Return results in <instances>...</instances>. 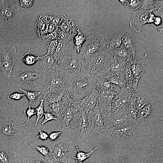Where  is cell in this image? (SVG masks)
<instances>
[{
	"label": "cell",
	"instance_id": "obj_23",
	"mask_svg": "<svg viewBox=\"0 0 163 163\" xmlns=\"http://www.w3.org/2000/svg\"><path fill=\"white\" fill-rule=\"evenodd\" d=\"M129 62L131 72L136 80L138 82L142 76L146 67L145 62L136 56L133 60Z\"/></svg>",
	"mask_w": 163,
	"mask_h": 163
},
{
	"label": "cell",
	"instance_id": "obj_28",
	"mask_svg": "<svg viewBox=\"0 0 163 163\" xmlns=\"http://www.w3.org/2000/svg\"><path fill=\"white\" fill-rule=\"evenodd\" d=\"M123 46L133 55H136V46L134 39L129 33H124L121 39Z\"/></svg>",
	"mask_w": 163,
	"mask_h": 163
},
{
	"label": "cell",
	"instance_id": "obj_53",
	"mask_svg": "<svg viewBox=\"0 0 163 163\" xmlns=\"http://www.w3.org/2000/svg\"><path fill=\"white\" fill-rule=\"evenodd\" d=\"M4 0H0V4L4 2Z\"/></svg>",
	"mask_w": 163,
	"mask_h": 163
},
{
	"label": "cell",
	"instance_id": "obj_33",
	"mask_svg": "<svg viewBox=\"0 0 163 163\" xmlns=\"http://www.w3.org/2000/svg\"><path fill=\"white\" fill-rule=\"evenodd\" d=\"M96 79V85L100 90H114L112 84L108 82L102 76H95Z\"/></svg>",
	"mask_w": 163,
	"mask_h": 163
},
{
	"label": "cell",
	"instance_id": "obj_32",
	"mask_svg": "<svg viewBox=\"0 0 163 163\" xmlns=\"http://www.w3.org/2000/svg\"><path fill=\"white\" fill-rule=\"evenodd\" d=\"M87 38L78 28L77 33L73 38L74 49L79 54L80 50L84 42Z\"/></svg>",
	"mask_w": 163,
	"mask_h": 163
},
{
	"label": "cell",
	"instance_id": "obj_48",
	"mask_svg": "<svg viewBox=\"0 0 163 163\" xmlns=\"http://www.w3.org/2000/svg\"><path fill=\"white\" fill-rule=\"evenodd\" d=\"M61 133V131L52 132L49 135V138L51 141H55L59 138Z\"/></svg>",
	"mask_w": 163,
	"mask_h": 163
},
{
	"label": "cell",
	"instance_id": "obj_7",
	"mask_svg": "<svg viewBox=\"0 0 163 163\" xmlns=\"http://www.w3.org/2000/svg\"><path fill=\"white\" fill-rule=\"evenodd\" d=\"M45 77L43 75L30 70L14 74L12 80L25 88L37 89L43 87Z\"/></svg>",
	"mask_w": 163,
	"mask_h": 163
},
{
	"label": "cell",
	"instance_id": "obj_12",
	"mask_svg": "<svg viewBox=\"0 0 163 163\" xmlns=\"http://www.w3.org/2000/svg\"><path fill=\"white\" fill-rule=\"evenodd\" d=\"M21 135L15 120L6 118L0 121V136L3 139L9 141L19 138Z\"/></svg>",
	"mask_w": 163,
	"mask_h": 163
},
{
	"label": "cell",
	"instance_id": "obj_1",
	"mask_svg": "<svg viewBox=\"0 0 163 163\" xmlns=\"http://www.w3.org/2000/svg\"><path fill=\"white\" fill-rule=\"evenodd\" d=\"M66 79V98L72 102L78 101L88 95L97 82L95 76L88 72Z\"/></svg>",
	"mask_w": 163,
	"mask_h": 163
},
{
	"label": "cell",
	"instance_id": "obj_19",
	"mask_svg": "<svg viewBox=\"0 0 163 163\" xmlns=\"http://www.w3.org/2000/svg\"><path fill=\"white\" fill-rule=\"evenodd\" d=\"M112 102V111L123 107L127 103L129 98L134 93L126 88H117Z\"/></svg>",
	"mask_w": 163,
	"mask_h": 163
},
{
	"label": "cell",
	"instance_id": "obj_22",
	"mask_svg": "<svg viewBox=\"0 0 163 163\" xmlns=\"http://www.w3.org/2000/svg\"><path fill=\"white\" fill-rule=\"evenodd\" d=\"M102 118L106 130L126 122L118 109L108 113Z\"/></svg>",
	"mask_w": 163,
	"mask_h": 163
},
{
	"label": "cell",
	"instance_id": "obj_36",
	"mask_svg": "<svg viewBox=\"0 0 163 163\" xmlns=\"http://www.w3.org/2000/svg\"><path fill=\"white\" fill-rule=\"evenodd\" d=\"M97 149L98 148H95L89 152L85 153L80 151L78 148L77 152L76 155L75 156H72V157L77 163H83L84 161L88 158L93 152Z\"/></svg>",
	"mask_w": 163,
	"mask_h": 163
},
{
	"label": "cell",
	"instance_id": "obj_21",
	"mask_svg": "<svg viewBox=\"0 0 163 163\" xmlns=\"http://www.w3.org/2000/svg\"><path fill=\"white\" fill-rule=\"evenodd\" d=\"M126 62H119L113 58L104 70L96 75H108L125 78V66Z\"/></svg>",
	"mask_w": 163,
	"mask_h": 163
},
{
	"label": "cell",
	"instance_id": "obj_17",
	"mask_svg": "<svg viewBox=\"0 0 163 163\" xmlns=\"http://www.w3.org/2000/svg\"><path fill=\"white\" fill-rule=\"evenodd\" d=\"M115 93V90H100L98 96L97 104L102 117L112 112V102Z\"/></svg>",
	"mask_w": 163,
	"mask_h": 163
},
{
	"label": "cell",
	"instance_id": "obj_43",
	"mask_svg": "<svg viewBox=\"0 0 163 163\" xmlns=\"http://www.w3.org/2000/svg\"><path fill=\"white\" fill-rule=\"evenodd\" d=\"M140 8L145 10H154V0H141Z\"/></svg>",
	"mask_w": 163,
	"mask_h": 163
},
{
	"label": "cell",
	"instance_id": "obj_40",
	"mask_svg": "<svg viewBox=\"0 0 163 163\" xmlns=\"http://www.w3.org/2000/svg\"><path fill=\"white\" fill-rule=\"evenodd\" d=\"M23 161L25 163H53L54 162L52 159L47 160L41 157L24 158Z\"/></svg>",
	"mask_w": 163,
	"mask_h": 163
},
{
	"label": "cell",
	"instance_id": "obj_11",
	"mask_svg": "<svg viewBox=\"0 0 163 163\" xmlns=\"http://www.w3.org/2000/svg\"><path fill=\"white\" fill-rule=\"evenodd\" d=\"M71 127V129H75L82 138H87L91 131L87 119V113L83 110H77L72 122Z\"/></svg>",
	"mask_w": 163,
	"mask_h": 163
},
{
	"label": "cell",
	"instance_id": "obj_8",
	"mask_svg": "<svg viewBox=\"0 0 163 163\" xmlns=\"http://www.w3.org/2000/svg\"><path fill=\"white\" fill-rule=\"evenodd\" d=\"M67 80L58 67L45 76L43 94L50 91L66 90Z\"/></svg>",
	"mask_w": 163,
	"mask_h": 163
},
{
	"label": "cell",
	"instance_id": "obj_10",
	"mask_svg": "<svg viewBox=\"0 0 163 163\" xmlns=\"http://www.w3.org/2000/svg\"><path fill=\"white\" fill-rule=\"evenodd\" d=\"M100 91V89L95 84L92 91L87 96L78 101H69V102L71 105L77 110H83L87 113L92 110L97 104Z\"/></svg>",
	"mask_w": 163,
	"mask_h": 163
},
{
	"label": "cell",
	"instance_id": "obj_18",
	"mask_svg": "<svg viewBox=\"0 0 163 163\" xmlns=\"http://www.w3.org/2000/svg\"><path fill=\"white\" fill-rule=\"evenodd\" d=\"M77 111L69 102L67 103L61 116L57 121L58 127L61 131H71V123Z\"/></svg>",
	"mask_w": 163,
	"mask_h": 163
},
{
	"label": "cell",
	"instance_id": "obj_37",
	"mask_svg": "<svg viewBox=\"0 0 163 163\" xmlns=\"http://www.w3.org/2000/svg\"><path fill=\"white\" fill-rule=\"evenodd\" d=\"M59 40L56 39L47 42L44 44L47 49V52L45 54L53 56L58 43Z\"/></svg>",
	"mask_w": 163,
	"mask_h": 163
},
{
	"label": "cell",
	"instance_id": "obj_14",
	"mask_svg": "<svg viewBox=\"0 0 163 163\" xmlns=\"http://www.w3.org/2000/svg\"><path fill=\"white\" fill-rule=\"evenodd\" d=\"M136 124L126 122L109 129L111 138L113 140L129 139L135 134Z\"/></svg>",
	"mask_w": 163,
	"mask_h": 163
},
{
	"label": "cell",
	"instance_id": "obj_41",
	"mask_svg": "<svg viewBox=\"0 0 163 163\" xmlns=\"http://www.w3.org/2000/svg\"><path fill=\"white\" fill-rule=\"evenodd\" d=\"M44 100L43 99L40 101L39 105L36 107L35 109L36 112L37 119L34 125L36 126L39 120L43 116L44 113L43 108Z\"/></svg>",
	"mask_w": 163,
	"mask_h": 163
},
{
	"label": "cell",
	"instance_id": "obj_35",
	"mask_svg": "<svg viewBox=\"0 0 163 163\" xmlns=\"http://www.w3.org/2000/svg\"><path fill=\"white\" fill-rule=\"evenodd\" d=\"M39 55L35 56L29 53H25L23 57L22 61L26 65L29 66H34L41 58Z\"/></svg>",
	"mask_w": 163,
	"mask_h": 163
},
{
	"label": "cell",
	"instance_id": "obj_42",
	"mask_svg": "<svg viewBox=\"0 0 163 163\" xmlns=\"http://www.w3.org/2000/svg\"><path fill=\"white\" fill-rule=\"evenodd\" d=\"M24 114L27 116V120L26 122L24 124L20 126H24L25 128L24 134H25L26 129V125L28 123L30 118L32 116L36 114L35 109L32 108L30 105H29L27 110L23 111Z\"/></svg>",
	"mask_w": 163,
	"mask_h": 163
},
{
	"label": "cell",
	"instance_id": "obj_50",
	"mask_svg": "<svg viewBox=\"0 0 163 163\" xmlns=\"http://www.w3.org/2000/svg\"><path fill=\"white\" fill-rule=\"evenodd\" d=\"M8 109V106L5 104L0 97V117Z\"/></svg>",
	"mask_w": 163,
	"mask_h": 163
},
{
	"label": "cell",
	"instance_id": "obj_16",
	"mask_svg": "<svg viewBox=\"0 0 163 163\" xmlns=\"http://www.w3.org/2000/svg\"><path fill=\"white\" fill-rule=\"evenodd\" d=\"M30 69V70L41 74L44 76L57 68L53 56L45 54Z\"/></svg>",
	"mask_w": 163,
	"mask_h": 163
},
{
	"label": "cell",
	"instance_id": "obj_31",
	"mask_svg": "<svg viewBox=\"0 0 163 163\" xmlns=\"http://www.w3.org/2000/svg\"><path fill=\"white\" fill-rule=\"evenodd\" d=\"M66 105V104L65 105V102L61 100L50 105L47 110L57 117L58 120L61 116Z\"/></svg>",
	"mask_w": 163,
	"mask_h": 163
},
{
	"label": "cell",
	"instance_id": "obj_2",
	"mask_svg": "<svg viewBox=\"0 0 163 163\" xmlns=\"http://www.w3.org/2000/svg\"><path fill=\"white\" fill-rule=\"evenodd\" d=\"M57 66L66 79L88 72L83 57L74 49L66 54Z\"/></svg>",
	"mask_w": 163,
	"mask_h": 163
},
{
	"label": "cell",
	"instance_id": "obj_9",
	"mask_svg": "<svg viewBox=\"0 0 163 163\" xmlns=\"http://www.w3.org/2000/svg\"><path fill=\"white\" fill-rule=\"evenodd\" d=\"M153 11L139 8L133 11V15L129 22L131 28L139 33L144 24L154 22L155 17L152 13Z\"/></svg>",
	"mask_w": 163,
	"mask_h": 163
},
{
	"label": "cell",
	"instance_id": "obj_24",
	"mask_svg": "<svg viewBox=\"0 0 163 163\" xmlns=\"http://www.w3.org/2000/svg\"><path fill=\"white\" fill-rule=\"evenodd\" d=\"M110 53L113 55L114 59L120 62L131 61L136 56L133 55L122 43L119 47Z\"/></svg>",
	"mask_w": 163,
	"mask_h": 163
},
{
	"label": "cell",
	"instance_id": "obj_52",
	"mask_svg": "<svg viewBox=\"0 0 163 163\" xmlns=\"http://www.w3.org/2000/svg\"><path fill=\"white\" fill-rule=\"evenodd\" d=\"M158 30H158V31H159V32L160 33H162V31H163V29L162 28H160V29H158Z\"/></svg>",
	"mask_w": 163,
	"mask_h": 163
},
{
	"label": "cell",
	"instance_id": "obj_29",
	"mask_svg": "<svg viewBox=\"0 0 163 163\" xmlns=\"http://www.w3.org/2000/svg\"><path fill=\"white\" fill-rule=\"evenodd\" d=\"M135 98L134 107L137 112L148 104L151 101L144 95L137 91L134 93Z\"/></svg>",
	"mask_w": 163,
	"mask_h": 163
},
{
	"label": "cell",
	"instance_id": "obj_47",
	"mask_svg": "<svg viewBox=\"0 0 163 163\" xmlns=\"http://www.w3.org/2000/svg\"><path fill=\"white\" fill-rule=\"evenodd\" d=\"M38 131L39 134L36 138L46 141L49 138V135L40 129H39Z\"/></svg>",
	"mask_w": 163,
	"mask_h": 163
},
{
	"label": "cell",
	"instance_id": "obj_3",
	"mask_svg": "<svg viewBox=\"0 0 163 163\" xmlns=\"http://www.w3.org/2000/svg\"><path fill=\"white\" fill-rule=\"evenodd\" d=\"M83 57L86 71L93 76L102 72L113 58V55L106 50Z\"/></svg>",
	"mask_w": 163,
	"mask_h": 163
},
{
	"label": "cell",
	"instance_id": "obj_20",
	"mask_svg": "<svg viewBox=\"0 0 163 163\" xmlns=\"http://www.w3.org/2000/svg\"><path fill=\"white\" fill-rule=\"evenodd\" d=\"M73 49V39H59L57 46L53 55L56 65L66 54Z\"/></svg>",
	"mask_w": 163,
	"mask_h": 163
},
{
	"label": "cell",
	"instance_id": "obj_13",
	"mask_svg": "<svg viewBox=\"0 0 163 163\" xmlns=\"http://www.w3.org/2000/svg\"><path fill=\"white\" fill-rule=\"evenodd\" d=\"M87 117L91 132L101 135L105 134L106 130L97 104L92 110L87 113Z\"/></svg>",
	"mask_w": 163,
	"mask_h": 163
},
{
	"label": "cell",
	"instance_id": "obj_5",
	"mask_svg": "<svg viewBox=\"0 0 163 163\" xmlns=\"http://www.w3.org/2000/svg\"><path fill=\"white\" fill-rule=\"evenodd\" d=\"M48 147L54 161L68 163L74 152L72 143L67 138H59Z\"/></svg>",
	"mask_w": 163,
	"mask_h": 163
},
{
	"label": "cell",
	"instance_id": "obj_38",
	"mask_svg": "<svg viewBox=\"0 0 163 163\" xmlns=\"http://www.w3.org/2000/svg\"><path fill=\"white\" fill-rule=\"evenodd\" d=\"M119 1L133 11L140 8L141 0H119Z\"/></svg>",
	"mask_w": 163,
	"mask_h": 163
},
{
	"label": "cell",
	"instance_id": "obj_15",
	"mask_svg": "<svg viewBox=\"0 0 163 163\" xmlns=\"http://www.w3.org/2000/svg\"><path fill=\"white\" fill-rule=\"evenodd\" d=\"M16 1H4L0 9V22L3 23H9L18 17L19 14L20 6L16 5Z\"/></svg>",
	"mask_w": 163,
	"mask_h": 163
},
{
	"label": "cell",
	"instance_id": "obj_6",
	"mask_svg": "<svg viewBox=\"0 0 163 163\" xmlns=\"http://www.w3.org/2000/svg\"><path fill=\"white\" fill-rule=\"evenodd\" d=\"M110 36L104 34L92 35L87 37L79 54L82 56L104 50H107Z\"/></svg>",
	"mask_w": 163,
	"mask_h": 163
},
{
	"label": "cell",
	"instance_id": "obj_46",
	"mask_svg": "<svg viewBox=\"0 0 163 163\" xmlns=\"http://www.w3.org/2000/svg\"><path fill=\"white\" fill-rule=\"evenodd\" d=\"M20 7L25 8H28L31 7L33 5L34 0H19Z\"/></svg>",
	"mask_w": 163,
	"mask_h": 163
},
{
	"label": "cell",
	"instance_id": "obj_4",
	"mask_svg": "<svg viewBox=\"0 0 163 163\" xmlns=\"http://www.w3.org/2000/svg\"><path fill=\"white\" fill-rule=\"evenodd\" d=\"M16 49L14 46L6 44L0 48V67L3 78L8 86L11 85L13 75Z\"/></svg>",
	"mask_w": 163,
	"mask_h": 163
},
{
	"label": "cell",
	"instance_id": "obj_39",
	"mask_svg": "<svg viewBox=\"0 0 163 163\" xmlns=\"http://www.w3.org/2000/svg\"><path fill=\"white\" fill-rule=\"evenodd\" d=\"M29 145L34 147L40 153L43 155L45 157V159L47 160H50L49 157L50 155V154L48 147L43 145H35L30 142H29Z\"/></svg>",
	"mask_w": 163,
	"mask_h": 163
},
{
	"label": "cell",
	"instance_id": "obj_54",
	"mask_svg": "<svg viewBox=\"0 0 163 163\" xmlns=\"http://www.w3.org/2000/svg\"><path fill=\"white\" fill-rule=\"evenodd\" d=\"M56 163H66L65 162H58V161H56Z\"/></svg>",
	"mask_w": 163,
	"mask_h": 163
},
{
	"label": "cell",
	"instance_id": "obj_51",
	"mask_svg": "<svg viewBox=\"0 0 163 163\" xmlns=\"http://www.w3.org/2000/svg\"><path fill=\"white\" fill-rule=\"evenodd\" d=\"M161 19L159 17H155L154 23L156 25H158L161 23Z\"/></svg>",
	"mask_w": 163,
	"mask_h": 163
},
{
	"label": "cell",
	"instance_id": "obj_25",
	"mask_svg": "<svg viewBox=\"0 0 163 163\" xmlns=\"http://www.w3.org/2000/svg\"><path fill=\"white\" fill-rule=\"evenodd\" d=\"M66 94V90L60 91H50L43 94V99L46 104L50 105L65 99Z\"/></svg>",
	"mask_w": 163,
	"mask_h": 163
},
{
	"label": "cell",
	"instance_id": "obj_30",
	"mask_svg": "<svg viewBox=\"0 0 163 163\" xmlns=\"http://www.w3.org/2000/svg\"><path fill=\"white\" fill-rule=\"evenodd\" d=\"M124 33H119L110 36L107 50L109 53L119 47L121 44L122 38Z\"/></svg>",
	"mask_w": 163,
	"mask_h": 163
},
{
	"label": "cell",
	"instance_id": "obj_45",
	"mask_svg": "<svg viewBox=\"0 0 163 163\" xmlns=\"http://www.w3.org/2000/svg\"><path fill=\"white\" fill-rule=\"evenodd\" d=\"M25 95L23 93L15 92L8 95L7 98L8 99L18 101L20 100Z\"/></svg>",
	"mask_w": 163,
	"mask_h": 163
},
{
	"label": "cell",
	"instance_id": "obj_49",
	"mask_svg": "<svg viewBox=\"0 0 163 163\" xmlns=\"http://www.w3.org/2000/svg\"><path fill=\"white\" fill-rule=\"evenodd\" d=\"M155 9L157 10L158 11L163 10V1L154 0Z\"/></svg>",
	"mask_w": 163,
	"mask_h": 163
},
{
	"label": "cell",
	"instance_id": "obj_26",
	"mask_svg": "<svg viewBox=\"0 0 163 163\" xmlns=\"http://www.w3.org/2000/svg\"><path fill=\"white\" fill-rule=\"evenodd\" d=\"M154 102L152 101L148 104L140 109L137 112V123L145 120L152 116L155 113Z\"/></svg>",
	"mask_w": 163,
	"mask_h": 163
},
{
	"label": "cell",
	"instance_id": "obj_27",
	"mask_svg": "<svg viewBox=\"0 0 163 163\" xmlns=\"http://www.w3.org/2000/svg\"><path fill=\"white\" fill-rule=\"evenodd\" d=\"M16 156V152L7 146H0V163H13Z\"/></svg>",
	"mask_w": 163,
	"mask_h": 163
},
{
	"label": "cell",
	"instance_id": "obj_34",
	"mask_svg": "<svg viewBox=\"0 0 163 163\" xmlns=\"http://www.w3.org/2000/svg\"><path fill=\"white\" fill-rule=\"evenodd\" d=\"M28 100L29 103L32 105L36 104L37 99L41 93L40 91H33L19 88Z\"/></svg>",
	"mask_w": 163,
	"mask_h": 163
},
{
	"label": "cell",
	"instance_id": "obj_44",
	"mask_svg": "<svg viewBox=\"0 0 163 163\" xmlns=\"http://www.w3.org/2000/svg\"><path fill=\"white\" fill-rule=\"evenodd\" d=\"M43 116L44 119L41 123L42 125H43L46 122L52 120H56L57 121L58 119L53 114L47 110L44 112Z\"/></svg>",
	"mask_w": 163,
	"mask_h": 163
}]
</instances>
